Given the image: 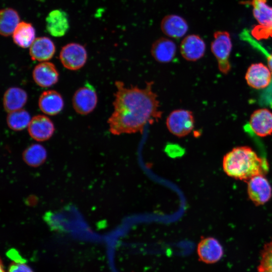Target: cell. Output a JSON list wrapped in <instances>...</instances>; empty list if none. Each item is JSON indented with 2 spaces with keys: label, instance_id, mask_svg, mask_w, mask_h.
Instances as JSON below:
<instances>
[{
  "label": "cell",
  "instance_id": "277c9868",
  "mask_svg": "<svg viewBox=\"0 0 272 272\" xmlns=\"http://www.w3.org/2000/svg\"><path fill=\"white\" fill-rule=\"evenodd\" d=\"M194 122V117L191 111L179 109L170 112L166 119V124L172 134L181 138L192 131Z\"/></svg>",
  "mask_w": 272,
  "mask_h": 272
},
{
  "label": "cell",
  "instance_id": "8fae6325",
  "mask_svg": "<svg viewBox=\"0 0 272 272\" xmlns=\"http://www.w3.org/2000/svg\"><path fill=\"white\" fill-rule=\"evenodd\" d=\"M55 130L51 120L43 115L34 116L28 126V132L34 140L42 142L49 140Z\"/></svg>",
  "mask_w": 272,
  "mask_h": 272
},
{
  "label": "cell",
  "instance_id": "7402d4cb",
  "mask_svg": "<svg viewBox=\"0 0 272 272\" xmlns=\"http://www.w3.org/2000/svg\"><path fill=\"white\" fill-rule=\"evenodd\" d=\"M250 4L253 7L254 18L260 25L272 27V7L266 3V0H251Z\"/></svg>",
  "mask_w": 272,
  "mask_h": 272
},
{
  "label": "cell",
  "instance_id": "9a60e30c",
  "mask_svg": "<svg viewBox=\"0 0 272 272\" xmlns=\"http://www.w3.org/2000/svg\"><path fill=\"white\" fill-rule=\"evenodd\" d=\"M151 53L153 57L159 62H170L176 55V44L168 38H159L152 44Z\"/></svg>",
  "mask_w": 272,
  "mask_h": 272
},
{
  "label": "cell",
  "instance_id": "5bb4252c",
  "mask_svg": "<svg viewBox=\"0 0 272 272\" xmlns=\"http://www.w3.org/2000/svg\"><path fill=\"white\" fill-rule=\"evenodd\" d=\"M160 27L165 35L175 39L184 36L188 29L187 21L182 17L175 14L165 16L161 20Z\"/></svg>",
  "mask_w": 272,
  "mask_h": 272
},
{
  "label": "cell",
  "instance_id": "4316f807",
  "mask_svg": "<svg viewBox=\"0 0 272 272\" xmlns=\"http://www.w3.org/2000/svg\"><path fill=\"white\" fill-rule=\"evenodd\" d=\"M251 33L256 40L267 39L269 37H272V27H267L258 25L254 27Z\"/></svg>",
  "mask_w": 272,
  "mask_h": 272
},
{
  "label": "cell",
  "instance_id": "52a82bcc",
  "mask_svg": "<svg viewBox=\"0 0 272 272\" xmlns=\"http://www.w3.org/2000/svg\"><path fill=\"white\" fill-rule=\"evenodd\" d=\"M247 182L248 197L255 205H264L270 199L272 195V189L264 175L254 176Z\"/></svg>",
  "mask_w": 272,
  "mask_h": 272
},
{
  "label": "cell",
  "instance_id": "f1b7e54d",
  "mask_svg": "<svg viewBox=\"0 0 272 272\" xmlns=\"http://www.w3.org/2000/svg\"><path fill=\"white\" fill-rule=\"evenodd\" d=\"M166 152L171 156H177L183 154V149L179 146L174 144H169L166 147Z\"/></svg>",
  "mask_w": 272,
  "mask_h": 272
},
{
  "label": "cell",
  "instance_id": "e0dca14e",
  "mask_svg": "<svg viewBox=\"0 0 272 272\" xmlns=\"http://www.w3.org/2000/svg\"><path fill=\"white\" fill-rule=\"evenodd\" d=\"M29 48L30 57L34 61H47L53 56L55 52L53 42L47 37L35 38Z\"/></svg>",
  "mask_w": 272,
  "mask_h": 272
},
{
  "label": "cell",
  "instance_id": "83f0119b",
  "mask_svg": "<svg viewBox=\"0 0 272 272\" xmlns=\"http://www.w3.org/2000/svg\"><path fill=\"white\" fill-rule=\"evenodd\" d=\"M245 40L253 45L255 48L260 49L262 52L265 54L267 59V66L272 73V53L271 54H268L264 48L258 44L255 40L253 39L250 35H248L246 37Z\"/></svg>",
  "mask_w": 272,
  "mask_h": 272
},
{
  "label": "cell",
  "instance_id": "2e32d148",
  "mask_svg": "<svg viewBox=\"0 0 272 272\" xmlns=\"http://www.w3.org/2000/svg\"><path fill=\"white\" fill-rule=\"evenodd\" d=\"M46 27L52 36H64L69 28V21L66 13L60 9L51 11L46 18Z\"/></svg>",
  "mask_w": 272,
  "mask_h": 272
},
{
  "label": "cell",
  "instance_id": "9c48e42d",
  "mask_svg": "<svg viewBox=\"0 0 272 272\" xmlns=\"http://www.w3.org/2000/svg\"><path fill=\"white\" fill-rule=\"evenodd\" d=\"M245 78L250 87L255 89H261L269 85L272 73L268 66L261 62L255 63L248 68Z\"/></svg>",
  "mask_w": 272,
  "mask_h": 272
},
{
  "label": "cell",
  "instance_id": "3957f363",
  "mask_svg": "<svg viewBox=\"0 0 272 272\" xmlns=\"http://www.w3.org/2000/svg\"><path fill=\"white\" fill-rule=\"evenodd\" d=\"M232 47L231 39L228 32L218 31L214 33L211 50L217 59L220 71L224 74H227L231 69L229 57Z\"/></svg>",
  "mask_w": 272,
  "mask_h": 272
},
{
  "label": "cell",
  "instance_id": "ba28073f",
  "mask_svg": "<svg viewBox=\"0 0 272 272\" xmlns=\"http://www.w3.org/2000/svg\"><path fill=\"white\" fill-rule=\"evenodd\" d=\"M206 48L205 42L199 35L190 34L181 42L180 52L185 60L195 61L204 55Z\"/></svg>",
  "mask_w": 272,
  "mask_h": 272
},
{
  "label": "cell",
  "instance_id": "484cf974",
  "mask_svg": "<svg viewBox=\"0 0 272 272\" xmlns=\"http://www.w3.org/2000/svg\"><path fill=\"white\" fill-rule=\"evenodd\" d=\"M6 272H34L22 258L15 259L9 264Z\"/></svg>",
  "mask_w": 272,
  "mask_h": 272
},
{
  "label": "cell",
  "instance_id": "8992f818",
  "mask_svg": "<svg viewBox=\"0 0 272 272\" xmlns=\"http://www.w3.org/2000/svg\"><path fill=\"white\" fill-rule=\"evenodd\" d=\"M97 101L96 92L89 83L79 88L74 93L72 100L74 110L81 115H87L92 112Z\"/></svg>",
  "mask_w": 272,
  "mask_h": 272
},
{
  "label": "cell",
  "instance_id": "6da1fadb",
  "mask_svg": "<svg viewBox=\"0 0 272 272\" xmlns=\"http://www.w3.org/2000/svg\"><path fill=\"white\" fill-rule=\"evenodd\" d=\"M154 82H147L143 88L126 87L116 81L113 102L114 111L108 119L109 129L114 135L142 132L148 123L157 122L162 117L157 94L153 91Z\"/></svg>",
  "mask_w": 272,
  "mask_h": 272
},
{
  "label": "cell",
  "instance_id": "ac0fdd59",
  "mask_svg": "<svg viewBox=\"0 0 272 272\" xmlns=\"http://www.w3.org/2000/svg\"><path fill=\"white\" fill-rule=\"evenodd\" d=\"M38 106L44 114L55 115L63 109L64 102L61 95L55 90H46L42 92L38 100Z\"/></svg>",
  "mask_w": 272,
  "mask_h": 272
},
{
  "label": "cell",
  "instance_id": "30bf717a",
  "mask_svg": "<svg viewBox=\"0 0 272 272\" xmlns=\"http://www.w3.org/2000/svg\"><path fill=\"white\" fill-rule=\"evenodd\" d=\"M199 259L206 263H214L219 261L223 255V248L215 238H202L197 245Z\"/></svg>",
  "mask_w": 272,
  "mask_h": 272
},
{
  "label": "cell",
  "instance_id": "603a6c76",
  "mask_svg": "<svg viewBox=\"0 0 272 272\" xmlns=\"http://www.w3.org/2000/svg\"><path fill=\"white\" fill-rule=\"evenodd\" d=\"M47 158L45 148L38 144H32L23 152V158L25 162L32 167H38L42 164Z\"/></svg>",
  "mask_w": 272,
  "mask_h": 272
},
{
  "label": "cell",
  "instance_id": "d4e9b609",
  "mask_svg": "<svg viewBox=\"0 0 272 272\" xmlns=\"http://www.w3.org/2000/svg\"><path fill=\"white\" fill-rule=\"evenodd\" d=\"M257 272H272V239L263 247Z\"/></svg>",
  "mask_w": 272,
  "mask_h": 272
},
{
  "label": "cell",
  "instance_id": "f546056e",
  "mask_svg": "<svg viewBox=\"0 0 272 272\" xmlns=\"http://www.w3.org/2000/svg\"><path fill=\"white\" fill-rule=\"evenodd\" d=\"M1 272H6L5 270L2 260L1 261Z\"/></svg>",
  "mask_w": 272,
  "mask_h": 272
},
{
  "label": "cell",
  "instance_id": "cb8c5ba5",
  "mask_svg": "<svg viewBox=\"0 0 272 272\" xmlns=\"http://www.w3.org/2000/svg\"><path fill=\"white\" fill-rule=\"evenodd\" d=\"M31 120L29 113L23 109H21L9 112L6 120L10 128L20 131L28 126Z\"/></svg>",
  "mask_w": 272,
  "mask_h": 272
},
{
  "label": "cell",
  "instance_id": "d6986e66",
  "mask_svg": "<svg viewBox=\"0 0 272 272\" xmlns=\"http://www.w3.org/2000/svg\"><path fill=\"white\" fill-rule=\"evenodd\" d=\"M28 99L26 92L19 87L8 89L3 97V106L8 113L22 109Z\"/></svg>",
  "mask_w": 272,
  "mask_h": 272
},
{
  "label": "cell",
  "instance_id": "5b68a950",
  "mask_svg": "<svg viewBox=\"0 0 272 272\" xmlns=\"http://www.w3.org/2000/svg\"><path fill=\"white\" fill-rule=\"evenodd\" d=\"M59 58L64 67L75 71L85 65L87 59V53L84 46L77 43H70L62 48Z\"/></svg>",
  "mask_w": 272,
  "mask_h": 272
},
{
  "label": "cell",
  "instance_id": "7c38bea8",
  "mask_svg": "<svg viewBox=\"0 0 272 272\" xmlns=\"http://www.w3.org/2000/svg\"><path fill=\"white\" fill-rule=\"evenodd\" d=\"M35 83L41 87H49L56 84L59 78L58 72L53 63L43 61L35 66L32 72Z\"/></svg>",
  "mask_w": 272,
  "mask_h": 272
},
{
  "label": "cell",
  "instance_id": "7a4b0ae2",
  "mask_svg": "<svg viewBox=\"0 0 272 272\" xmlns=\"http://www.w3.org/2000/svg\"><path fill=\"white\" fill-rule=\"evenodd\" d=\"M222 165L228 176L246 181L256 175H264L268 170L267 161L248 146L233 148L224 156Z\"/></svg>",
  "mask_w": 272,
  "mask_h": 272
},
{
  "label": "cell",
  "instance_id": "ffe728a7",
  "mask_svg": "<svg viewBox=\"0 0 272 272\" xmlns=\"http://www.w3.org/2000/svg\"><path fill=\"white\" fill-rule=\"evenodd\" d=\"M12 35L15 43L23 48L30 47L36 38L33 25L26 22H20Z\"/></svg>",
  "mask_w": 272,
  "mask_h": 272
},
{
  "label": "cell",
  "instance_id": "44dd1931",
  "mask_svg": "<svg viewBox=\"0 0 272 272\" xmlns=\"http://www.w3.org/2000/svg\"><path fill=\"white\" fill-rule=\"evenodd\" d=\"M18 12L12 8L3 9L0 13V33L5 37L12 35L20 23Z\"/></svg>",
  "mask_w": 272,
  "mask_h": 272
},
{
  "label": "cell",
  "instance_id": "4fadbf2b",
  "mask_svg": "<svg viewBox=\"0 0 272 272\" xmlns=\"http://www.w3.org/2000/svg\"><path fill=\"white\" fill-rule=\"evenodd\" d=\"M249 125L253 131L260 137L272 133V112L267 109L261 108L251 115Z\"/></svg>",
  "mask_w": 272,
  "mask_h": 272
}]
</instances>
